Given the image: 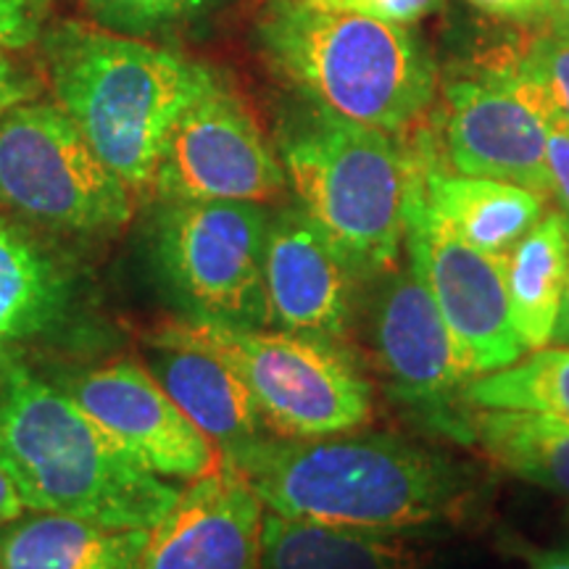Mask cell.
Instances as JSON below:
<instances>
[{
  "label": "cell",
  "mask_w": 569,
  "mask_h": 569,
  "mask_svg": "<svg viewBox=\"0 0 569 569\" xmlns=\"http://www.w3.org/2000/svg\"><path fill=\"white\" fill-rule=\"evenodd\" d=\"M27 503L21 498L17 482H13L11 472L6 469L3 461H0V525H9L21 515H27Z\"/></svg>",
  "instance_id": "4dcf8cb0"
},
{
  "label": "cell",
  "mask_w": 569,
  "mask_h": 569,
  "mask_svg": "<svg viewBox=\"0 0 569 569\" xmlns=\"http://www.w3.org/2000/svg\"><path fill=\"white\" fill-rule=\"evenodd\" d=\"M0 461L30 511L151 530L180 498L24 351L0 353Z\"/></svg>",
  "instance_id": "7a4b0ae2"
},
{
  "label": "cell",
  "mask_w": 569,
  "mask_h": 569,
  "mask_svg": "<svg viewBox=\"0 0 569 569\" xmlns=\"http://www.w3.org/2000/svg\"><path fill=\"white\" fill-rule=\"evenodd\" d=\"M353 269L301 206H288L269 217L264 243L269 327L340 340L353 319Z\"/></svg>",
  "instance_id": "9a60e30c"
},
{
  "label": "cell",
  "mask_w": 569,
  "mask_h": 569,
  "mask_svg": "<svg viewBox=\"0 0 569 569\" xmlns=\"http://www.w3.org/2000/svg\"><path fill=\"white\" fill-rule=\"evenodd\" d=\"M551 343L569 346V272H567L565 298H561V309H559L557 327H553V338H551Z\"/></svg>",
  "instance_id": "d6a6232c"
},
{
  "label": "cell",
  "mask_w": 569,
  "mask_h": 569,
  "mask_svg": "<svg viewBox=\"0 0 569 569\" xmlns=\"http://www.w3.org/2000/svg\"><path fill=\"white\" fill-rule=\"evenodd\" d=\"M174 327L238 372L269 436L332 438L372 422V382L338 340L277 327H224L190 319H177Z\"/></svg>",
  "instance_id": "8992f818"
},
{
  "label": "cell",
  "mask_w": 569,
  "mask_h": 569,
  "mask_svg": "<svg viewBox=\"0 0 569 569\" xmlns=\"http://www.w3.org/2000/svg\"><path fill=\"white\" fill-rule=\"evenodd\" d=\"M34 98H38V80L27 69L17 67L9 51H0V119Z\"/></svg>",
  "instance_id": "83f0119b"
},
{
  "label": "cell",
  "mask_w": 569,
  "mask_h": 569,
  "mask_svg": "<svg viewBox=\"0 0 569 569\" xmlns=\"http://www.w3.org/2000/svg\"><path fill=\"white\" fill-rule=\"evenodd\" d=\"M567 551H569V549H567Z\"/></svg>",
  "instance_id": "d590c367"
},
{
  "label": "cell",
  "mask_w": 569,
  "mask_h": 569,
  "mask_svg": "<svg viewBox=\"0 0 569 569\" xmlns=\"http://www.w3.org/2000/svg\"><path fill=\"white\" fill-rule=\"evenodd\" d=\"M411 198L427 217L480 251L507 256L540 222L546 198L519 184L467 177L425 163Z\"/></svg>",
  "instance_id": "ac0fdd59"
},
{
  "label": "cell",
  "mask_w": 569,
  "mask_h": 569,
  "mask_svg": "<svg viewBox=\"0 0 569 569\" xmlns=\"http://www.w3.org/2000/svg\"><path fill=\"white\" fill-rule=\"evenodd\" d=\"M151 530L27 511L0 525V569H140Z\"/></svg>",
  "instance_id": "ffe728a7"
},
{
  "label": "cell",
  "mask_w": 569,
  "mask_h": 569,
  "mask_svg": "<svg viewBox=\"0 0 569 569\" xmlns=\"http://www.w3.org/2000/svg\"><path fill=\"white\" fill-rule=\"evenodd\" d=\"M256 42L306 103L356 124L401 134L436 103V63L403 24L317 0H272Z\"/></svg>",
  "instance_id": "3957f363"
},
{
  "label": "cell",
  "mask_w": 569,
  "mask_h": 569,
  "mask_svg": "<svg viewBox=\"0 0 569 569\" xmlns=\"http://www.w3.org/2000/svg\"><path fill=\"white\" fill-rule=\"evenodd\" d=\"M56 382L156 478L190 482L222 461L219 448L134 359L74 369Z\"/></svg>",
  "instance_id": "8fae6325"
},
{
  "label": "cell",
  "mask_w": 569,
  "mask_h": 569,
  "mask_svg": "<svg viewBox=\"0 0 569 569\" xmlns=\"http://www.w3.org/2000/svg\"><path fill=\"white\" fill-rule=\"evenodd\" d=\"M327 9L353 11L393 24H411L436 6V0H317Z\"/></svg>",
  "instance_id": "4316f807"
},
{
  "label": "cell",
  "mask_w": 569,
  "mask_h": 569,
  "mask_svg": "<svg viewBox=\"0 0 569 569\" xmlns=\"http://www.w3.org/2000/svg\"><path fill=\"white\" fill-rule=\"evenodd\" d=\"M403 532H372L264 511L261 569H422Z\"/></svg>",
  "instance_id": "44dd1931"
},
{
  "label": "cell",
  "mask_w": 569,
  "mask_h": 569,
  "mask_svg": "<svg viewBox=\"0 0 569 569\" xmlns=\"http://www.w3.org/2000/svg\"><path fill=\"white\" fill-rule=\"evenodd\" d=\"M288 184L253 111L222 74L209 69L193 101L169 130L156 167L159 201L267 203Z\"/></svg>",
  "instance_id": "9c48e42d"
},
{
  "label": "cell",
  "mask_w": 569,
  "mask_h": 569,
  "mask_svg": "<svg viewBox=\"0 0 569 569\" xmlns=\"http://www.w3.org/2000/svg\"><path fill=\"white\" fill-rule=\"evenodd\" d=\"M264 511L251 482L219 461L151 528L140 569H261Z\"/></svg>",
  "instance_id": "5bb4252c"
},
{
  "label": "cell",
  "mask_w": 569,
  "mask_h": 569,
  "mask_svg": "<svg viewBox=\"0 0 569 569\" xmlns=\"http://www.w3.org/2000/svg\"><path fill=\"white\" fill-rule=\"evenodd\" d=\"M482 71L517 92L546 124L569 132V40L536 34L522 51L498 53Z\"/></svg>",
  "instance_id": "cb8c5ba5"
},
{
  "label": "cell",
  "mask_w": 569,
  "mask_h": 569,
  "mask_svg": "<svg viewBox=\"0 0 569 569\" xmlns=\"http://www.w3.org/2000/svg\"><path fill=\"white\" fill-rule=\"evenodd\" d=\"M84 293L80 264L0 209V353L63 336L82 319Z\"/></svg>",
  "instance_id": "2e32d148"
},
{
  "label": "cell",
  "mask_w": 569,
  "mask_h": 569,
  "mask_svg": "<svg viewBox=\"0 0 569 569\" xmlns=\"http://www.w3.org/2000/svg\"><path fill=\"white\" fill-rule=\"evenodd\" d=\"M530 569H569V551H536L525 549Z\"/></svg>",
  "instance_id": "1f68e13d"
},
{
  "label": "cell",
  "mask_w": 569,
  "mask_h": 569,
  "mask_svg": "<svg viewBox=\"0 0 569 569\" xmlns=\"http://www.w3.org/2000/svg\"><path fill=\"white\" fill-rule=\"evenodd\" d=\"M549 24H551V32H557L559 38L569 40V11L553 13V17H549Z\"/></svg>",
  "instance_id": "836d02e7"
},
{
  "label": "cell",
  "mask_w": 569,
  "mask_h": 569,
  "mask_svg": "<svg viewBox=\"0 0 569 569\" xmlns=\"http://www.w3.org/2000/svg\"><path fill=\"white\" fill-rule=\"evenodd\" d=\"M282 517L372 532H409L465 511L467 475L398 436H267L222 457Z\"/></svg>",
  "instance_id": "6da1fadb"
},
{
  "label": "cell",
  "mask_w": 569,
  "mask_h": 569,
  "mask_svg": "<svg viewBox=\"0 0 569 569\" xmlns=\"http://www.w3.org/2000/svg\"><path fill=\"white\" fill-rule=\"evenodd\" d=\"M443 98L440 156L448 163L446 172L488 177L551 196L546 167L549 124L517 92L482 71L480 77L448 82Z\"/></svg>",
  "instance_id": "7c38bea8"
},
{
  "label": "cell",
  "mask_w": 569,
  "mask_h": 569,
  "mask_svg": "<svg viewBox=\"0 0 569 569\" xmlns=\"http://www.w3.org/2000/svg\"><path fill=\"white\" fill-rule=\"evenodd\" d=\"M461 407L540 411L569 422V346L538 348L461 388Z\"/></svg>",
  "instance_id": "603a6c76"
},
{
  "label": "cell",
  "mask_w": 569,
  "mask_h": 569,
  "mask_svg": "<svg viewBox=\"0 0 569 569\" xmlns=\"http://www.w3.org/2000/svg\"><path fill=\"white\" fill-rule=\"evenodd\" d=\"M269 209L253 201H159L151 261L180 319L269 327L264 243Z\"/></svg>",
  "instance_id": "ba28073f"
},
{
  "label": "cell",
  "mask_w": 569,
  "mask_h": 569,
  "mask_svg": "<svg viewBox=\"0 0 569 569\" xmlns=\"http://www.w3.org/2000/svg\"><path fill=\"white\" fill-rule=\"evenodd\" d=\"M146 367L222 457L269 436L238 372L209 348L184 338L174 322L146 340Z\"/></svg>",
  "instance_id": "e0dca14e"
},
{
  "label": "cell",
  "mask_w": 569,
  "mask_h": 569,
  "mask_svg": "<svg viewBox=\"0 0 569 569\" xmlns=\"http://www.w3.org/2000/svg\"><path fill=\"white\" fill-rule=\"evenodd\" d=\"M409 264L422 277L451 332L469 380L522 359L511 322L503 256L480 251L432 222L409 193Z\"/></svg>",
  "instance_id": "30bf717a"
},
{
  "label": "cell",
  "mask_w": 569,
  "mask_h": 569,
  "mask_svg": "<svg viewBox=\"0 0 569 569\" xmlns=\"http://www.w3.org/2000/svg\"><path fill=\"white\" fill-rule=\"evenodd\" d=\"M56 103L132 190L153 184L169 130L209 67L103 27L61 24L46 34Z\"/></svg>",
  "instance_id": "277c9868"
},
{
  "label": "cell",
  "mask_w": 569,
  "mask_h": 569,
  "mask_svg": "<svg viewBox=\"0 0 569 569\" xmlns=\"http://www.w3.org/2000/svg\"><path fill=\"white\" fill-rule=\"evenodd\" d=\"M53 0H0V51H21L42 38Z\"/></svg>",
  "instance_id": "484cf974"
},
{
  "label": "cell",
  "mask_w": 569,
  "mask_h": 569,
  "mask_svg": "<svg viewBox=\"0 0 569 569\" xmlns=\"http://www.w3.org/2000/svg\"><path fill=\"white\" fill-rule=\"evenodd\" d=\"M432 425L478 446L515 478L569 498V422L519 409H475L457 403Z\"/></svg>",
  "instance_id": "d6986e66"
},
{
  "label": "cell",
  "mask_w": 569,
  "mask_h": 569,
  "mask_svg": "<svg viewBox=\"0 0 569 569\" xmlns=\"http://www.w3.org/2000/svg\"><path fill=\"white\" fill-rule=\"evenodd\" d=\"M309 109L280 130V161L298 206L356 274L398 267L417 156L396 134Z\"/></svg>",
  "instance_id": "5b68a950"
},
{
  "label": "cell",
  "mask_w": 569,
  "mask_h": 569,
  "mask_svg": "<svg viewBox=\"0 0 569 569\" xmlns=\"http://www.w3.org/2000/svg\"><path fill=\"white\" fill-rule=\"evenodd\" d=\"M511 322L525 351L553 338L569 272V217L551 211L503 256Z\"/></svg>",
  "instance_id": "7402d4cb"
},
{
  "label": "cell",
  "mask_w": 569,
  "mask_h": 569,
  "mask_svg": "<svg viewBox=\"0 0 569 569\" xmlns=\"http://www.w3.org/2000/svg\"><path fill=\"white\" fill-rule=\"evenodd\" d=\"M372 343L388 390L430 422L457 407L469 375L436 298L411 264L386 272L372 311Z\"/></svg>",
  "instance_id": "4fadbf2b"
},
{
  "label": "cell",
  "mask_w": 569,
  "mask_h": 569,
  "mask_svg": "<svg viewBox=\"0 0 569 569\" xmlns=\"http://www.w3.org/2000/svg\"><path fill=\"white\" fill-rule=\"evenodd\" d=\"M217 0H84V11L103 30L130 38H163L201 19Z\"/></svg>",
  "instance_id": "d4e9b609"
},
{
  "label": "cell",
  "mask_w": 569,
  "mask_h": 569,
  "mask_svg": "<svg viewBox=\"0 0 569 569\" xmlns=\"http://www.w3.org/2000/svg\"><path fill=\"white\" fill-rule=\"evenodd\" d=\"M478 9L507 19H538L546 17L543 0H469Z\"/></svg>",
  "instance_id": "f546056e"
},
{
  "label": "cell",
  "mask_w": 569,
  "mask_h": 569,
  "mask_svg": "<svg viewBox=\"0 0 569 569\" xmlns=\"http://www.w3.org/2000/svg\"><path fill=\"white\" fill-rule=\"evenodd\" d=\"M546 167H549L551 196L561 203L569 217V132L561 127H549L546 140Z\"/></svg>",
  "instance_id": "f1b7e54d"
},
{
  "label": "cell",
  "mask_w": 569,
  "mask_h": 569,
  "mask_svg": "<svg viewBox=\"0 0 569 569\" xmlns=\"http://www.w3.org/2000/svg\"><path fill=\"white\" fill-rule=\"evenodd\" d=\"M134 190L92 151L59 103L27 101L0 119V209L48 232L113 234Z\"/></svg>",
  "instance_id": "52a82bcc"
},
{
  "label": "cell",
  "mask_w": 569,
  "mask_h": 569,
  "mask_svg": "<svg viewBox=\"0 0 569 569\" xmlns=\"http://www.w3.org/2000/svg\"><path fill=\"white\" fill-rule=\"evenodd\" d=\"M543 6H546V19L553 17V13L569 11V0H543Z\"/></svg>",
  "instance_id": "e575fe53"
}]
</instances>
